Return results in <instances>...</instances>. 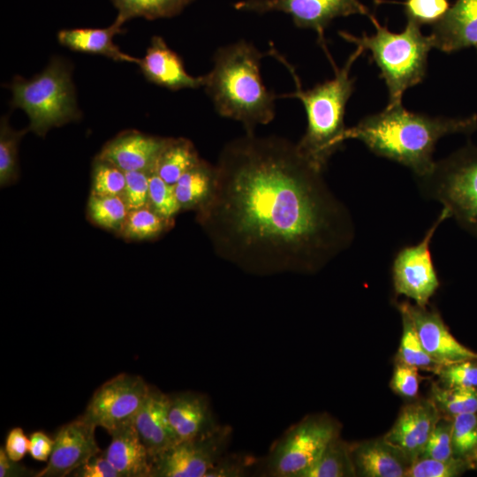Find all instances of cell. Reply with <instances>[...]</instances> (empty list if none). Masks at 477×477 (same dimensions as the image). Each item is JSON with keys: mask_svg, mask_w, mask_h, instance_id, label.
<instances>
[{"mask_svg": "<svg viewBox=\"0 0 477 477\" xmlns=\"http://www.w3.org/2000/svg\"><path fill=\"white\" fill-rule=\"evenodd\" d=\"M148 171L125 172V186L123 198L130 210L149 205V174Z\"/></svg>", "mask_w": 477, "mask_h": 477, "instance_id": "cell-39", "label": "cell"}, {"mask_svg": "<svg viewBox=\"0 0 477 477\" xmlns=\"http://www.w3.org/2000/svg\"><path fill=\"white\" fill-rule=\"evenodd\" d=\"M124 24L133 18L153 20L178 15L194 0H110Z\"/></svg>", "mask_w": 477, "mask_h": 477, "instance_id": "cell-26", "label": "cell"}, {"mask_svg": "<svg viewBox=\"0 0 477 477\" xmlns=\"http://www.w3.org/2000/svg\"><path fill=\"white\" fill-rule=\"evenodd\" d=\"M149 207L159 215L173 219L181 210L174 191V185L163 180L155 171L149 174Z\"/></svg>", "mask_w": 477, "mask_h": 477, "instance_id": "cell-36", "label": "cell"}, {"mask_svg": "<svg viewBox=\"0 0 477 477\" xmlns=\"http://www.w3.org/2000/svg\"><path fill=\"white\" fill-rule=\"evenodd\" d=\"M476 49H477V46H476Z\"/></svg>", "mask_w": 477, "mask_h": 477, "instance_id": "cell-47", "label": "cell"}, {"mask_svg": "<svg viewBox=\"0 0 477 477\" xmlns=\"http://www.w3.org/2000/svg\"><path fill=\"white\" fill-rule=\"evenodd\" d=\"M452 449L456 458L467 463L477 460V413L454 416Z\"/></svg>", "mask_w": 477, "mask_h": 477, "instance_id": "cell-32", "label": "cell"}, {"mask_svg": "<svg viewBox=\"0 0 477 477\" xmlns=\"http://www.w3.org/2000/svg\"><path fill=\"white\" fill-rule=\"evenodd\" d=\"M167 140L168 138L138 131H125L108 141L97 157L111 163L125 172H152Z\"/></svg>", "mask_w": 477, "mask_h": 477, "instance_id": "cell-16", "label": "cell"}, {"mask_svg": "<svg viewBox=\"0 0 477 477\" xmlns=\"http://www.w3.org/2000/svg\"><path fill=\"white\" fill-rule=\"evenodd\" d=\"M436 373L445 387L477 388V364L474 360H464L443 366Z\"/></svg>", "mask_w": 477, "mask_h": 477, "instance_id": "cell-40", "label": "cell"}, {"mask_svg": "<svg viewBox=\"0 0 477 477\" xmlns=\"http://www.w3.org/2000/svg\"><path fill=\"white\" fill-rule=\"evenodd\" d=\"M402 317L403 332L398 348L399 362L416 368L437 372L441 366L424 349L415 327L405 311L398 308Z\"/></svg>", "mask_w": 477, "mask_h": 477, "instance_id": "cell-29", "label": "cell"}, {"mask_svg": "<svg viewBox=\"0 0 477 477\" xmlns=\"http://www.w3.org/2000/svg\"><path fill=\"white\" fill-rule=\"evenodd\" d=\"M138 65L148 81L172 91L196 89L205 84V75H190L182 58L161 36L152 37L146 55L140 58Z\"/></svg>", "mask_w": 477, "mask_h": 477, "instance_id": "cell-17", "label": "cell"}, {"mask_svg": "<svg viewBox=\"0 0 477 477\" xmlns=\"http://www.w3.org/2000/svg\"><path fill=\"white\" fill-rule=\"evenodd\" d=\"M337 436V425L329 417L305 418L272 446L264 465V475L301 477Z\"/></svg>", "mask_w": 477, "mask_h": 477, "instance_id": "cell-8", "label": "cell"}, {"mask_svg": "<svg viewBox=\"0 0 477 477\" xmlns=\"http://www.w3.org/2000/svg\"><path fill=\"white\" fill-rule=\"evenodd\" d=\"M351 449L338 436L334 438L318 459L301 477L355 476Z\"/></svg>", "mask_w": 477, "mask_h": 477, "instance_id": "cell-27", "label": "cell"}, {"mask_svg": "<svg viewBox=\"0 0 477 477\" xmlns=\"http://www.w3.org/2000/svg\"><path fill=\"white\" fill-rule=\"evenodd\" d=\"M356 475L405 477L408 460L384 439L367 442L351 450Z\"/></svg>", "mask_w": 477, "mask_h": 477, "instance_id": "cell-23", "label": "cell"}, {"mask_svg": "<svg viewBox=\"0 0 477 477\" xmlns=\"http://www.w3.org/2000/svg\"><path fill=\"white\" fill-rule=\"evenodd\" d=\"M124 23L116 19L104 28L62 29L57 33L59 43L73 51L100 55L117 62H128L138 64L136 58L123 52L113 42L115 35L124 33Z\"/></svg>", "mask_w": 477, "mask_h": 477, "instance_id": "cell-22", "label": "cell"}, {"mask_svg": "<svg viewBox=\"0 0 477 477\" xmlns=\"http://www.w3.org/2000/svg\"><path fill=\"white\" fill-rule=\"evenodd\" d=\"M403 5L407 20L420 26L435 25L450 9L448 0H405Z\"/></svg>", "mask_w": 477, "mask_h": 477, "instance_id": "cell-37", "label": "cell"}, {"mask_svg": "<svg viewBox=\"0 0 477 477\" xmlns=\"http://www.w3.org/2000/svg\"><path fill=\"white\" fill-rule=\"evenodd\" d=\"M417 183L424 197L442 203L450 218L477 238V146L467 144L435 162Z\"/></svg>", "mask_w": 477, "mask_h": 477, "instance_id": "cell-7", "label": "cell"}, {"mask_svg": "<svg viewBox=\"0 0 477 477\" xmlns=\"http://www.w3.org/2000/svg\"><path fill=\"white\" fill-rule=\"evenodd\" d=\"M450 214L443 208L422 239L413 246L401 248L396 254L391 272L395 292L426 307L437 291L440 282L433 263L430 245L439 225Z\"/></svg>", "mask_w": 477, "mask_h": 477, "instance_id": "cell-9", "label": "cell"}, {"mask_svg": "<svg viewBox=\"0 0 477 477\" xmlns=\"http://www.w3.org/2000/svg\"><path fill=\"white\" fill-rule=\"evenodd\" d=\"M215 167L196 217L224 261L259 276L314 274L351 246L350 212L297 143L246 132Z\"/></svg>", "mask_w": 477, "mask_h": 477, "instance_id": "cell-1", "label": "cell"}, {"mask_svg": "<svg viewBox=\"0 0 477 477\" xmlns=\"http://www.w3.org/2000/svg\"><path fill=\"white\" fill-rule=\"evenodd\" d=\"M433 48L451 53L477 46V0H457L432 26L428 35Z\"/></svg>", "mask_w": 477, "mask_h": 477, "instance_id": "cell-20", "label": "cell"}, {"mask_svg": "<svg viewBox=\"0 0 477 477\" xmlns=\"http://www.w3.org/2000/svg\"><path fill=\"white\" fill-rule=\"evenodd\" d=\"M170 395L150 386L134 418L135 428L152 460L177 443L169 421Z\"/></svg>", "mask_w": 477, "mask_h": 477, "instance_id": "cell-19", "label": "cell"}, {"mask_svg": "<svg viewBox=\"0 0 477 477\" xmlns=\"http://www.w3.org/2000/svg\"><path fill=\"white\" fill-rule=\"evenodd\" d=\"M432 394L436 406L450 415L477 413V388L435 385Z\"/></svg>", "mask_w": 477, "mask_h": 477, "instance_id": "cell-33", "label": "cell"}, {"mask_svg": "<svg viewBox=\"0 0 477 477\" xmlns=\"http://www.w3.org/2000/svg\"><path fill=\"white\" fill-rule=\"evenodd\" d=\"M231 434L230 426L220 425L206 435L177 443L152 460L150 477H206L226 453Z\"/></svg>", "mask_w": 477, "mask_h": 477, "instance_id": "cell-11", "label": "cell"}, {"mask_svg": "<svg viewBox=\"0 0 477 477\" xmlns=\"http://www.w3.org/2000/svg\"><path fill=\"white\" fill-rule=\"evenodd\" d=\"M418 368L399 362L393 372L391 387L400 396L414 398L419 391Z\"/></svg>", "mask_w": 477, "mask_h": 477, "instance_id": "cell-42", "label": "cell"}, {"mask_svg": "<svg viewBox=\"0 0 477 477\" xmlns=\"http://www.w3.org/2000/svg\"><path fill=\"white\" fill-rule=\"evenodd\" d=\"M70 476L73 477H120L117 470L106 458L103 451L90 458L75 469Z\"/></svg>", "mask_w": 477, "mask_h": 477, "instance_id": "cell-43", "label": "cell"}, {"mask_svg": "<svg viewBox=\"0 0 477 477\" xmlns=\"http://www.w3.org/2000/svg\"><path fill=\"white\" fill-rule=\"evenodd\" d=\"M149 389L138 375H117L95 391L82 416L110 434L134 420Z\"/></svg>", "mask_w": 477, "mask_h": 477, "instance_id": "cell-10", "label": "cell"}, {"mask_svg": "<svg viewBox=\"0 0 477 477\" xmlns=\"http://www.w3.org/2000/svg\"><path fill=\"white\" fill-rule=\"evenodd\" d=\"M29 131L28 127L16 131L9 124L7 116L0 123V183L5 186L18 177V149L21 138Z\"/></svg>", "mask_w": 477, "mask_h": 477, "instance_id": "cell-31", "label": "cell"}, {"mask_svg": "<svg viewBox=\"0 0 477 477\" xmlns=\"http://www.w3.org/2000/svg\"><path fill=\"white\" fill-rule=\"evenodd\" d=\"M96 427L82 415L63 425L54 437L52 453L46 467L36 477H64L101 452L96 439Z\"/></svg>", "mask_w": 477, "mask_h": 477, "instance_id": "cell-13", "label": "cell"}, {"mask_svg": "<svg viewBox=\"0 0 477 477\" xmlns=\"http://www.w3.org/2000/svg\"><path fill=\"white\" fill-rule=\"evenodd\" d=\"M256 460L251 455L225 453L206 477H244L250 473Z\"/></svg>", "mask_w": 477, "mask_h": 477, "instance_id": "cell-41", "label": "cell"}, {"mask_svg": "<svg viewBox=\"0 0 477 477\" xmlns=\"http://www.w3.org/2000/svg\"><path fill=\"white\" fill-rule=\"evenodd\" d=\"M369 19L375 27L373 35L356 36L344 31H340L339 35L371 53L388 89L387 106L401 104L405 90L421 83L426 77L428 56L433 48L430 38L422 34L420 26L409 20L403 31L394 33L373 15Z\"/></svg>", "mask_w": 477, "mask_h": 477, "instance_id": "cell-5", "label": "cell"}, {"mask_svg": "<svg viewBox=\"0 0 477 477\" xmlns=\"http://www.w3.org/2000/svg\"><path fill=\"white\" fill-rule=\"evenodd\" d=\"M36 473L33 470H30L11 459L4 449L0 448V477H27L35 476Z\"/></svg>", "mask_w": 477, "mask_h": 477, "instance_id": "cell-46", "label": "cell"}, {"mask_svg": "<svg viewBox=\"0 0 477 477\" xmlns=\"http://www.w3.org/2000/svg\"><path fill=\"white\" fill-rule=\"evenodd\" d=\"M200 160L193 144L189 140L168 138L154 171L166 183L175 185L181 176Z\"/></svg>", "mask_w": 477, "mask_h": 477, "instance_id": "cell-25", "label": "cell"}, {"mask_svg": "<svg viewBox=\"0 0 477 477\" xmlns=\"http://www.w3.org/2000/svg\"><path fill=\"white\" fill-rule=\"evenodd\" d=\"M438 419L434 401L415 402L403 408L383 439L411 465L420 457Z\"/></svg>", "mask_w": 477, "mask_h": 477, "instance_id": "cell-15", "label": "cell"}, {"mask_svg": "<svg viewBox=\"0 0 477 477\" xmlns=\"http://www.w3.org/2000/svg\"><path fill=\"white\" fill-rule=\"evenodd\" d=\"M90 219L97 225L120 231L129 212L122 196L91 194L87 203Z\"/></svg>", "mask_w": 477, "mask_h": 477, "instance_id": "cell-30", "label": "cell"}, {"mask_svg": "<svg viewBox=\"0 0 477 477\" xmlns=\"http://www.w3.org/2000/svg\"><path fill=\"white\" fill-rule=\"evenodd\" d=\"M10 89L11 108L25 111L29 118V131L37 135L44 136L50 128L81 117L72 66L59 57H54L42 72L29 80L14 77Z\"/></svg>", "mask_w": 477, "mask_h": 477, "instance_id": "cell-6", "label": "cell"}, {"mask_svg": "<svg viewBox=\"0 0 477 477\" xmlns=\"http://www.w3.org/2000/svg\"><path fill=\"white\" fill-rule=\"evenodd\" d=\"M111 442L103 454L120 477H150L151 458L134 420L110 433Z\"/></svg>", "mask_w": 477, "mask_h": 477, "instance_id": "cell-21", "label": "cell"}, {"mask_svg": "<svg viewBox=\"0 0 477 477\" xmlns=\"http://www.w3.org/2000/svg\"><path fill=\"white\" fill-rule=\"evenodd\" d=\"M29 438L21 428L11 429L6 436L4 450L7 456L14 460L20 461L28 452Z\"/></svg>", "mask_w": 477, "mask_h": 477, "instance_id": "cell-44", "label": "cell"}, {"mask_svg": "<svg viewBox=\"0 0 477 477\" xmlns=\"http://www.w3.org/2000/svg\"><path fill=\"white\" fill-rule=\"evenodd\" d=\"M234 7L238 11H282L290 15L296 26L316 32L318 42L327 56L324 32L334 19L354 14L372 15L360 0H243L237 2Z\"/></svg>", "mask_w": 477, "mask_h": 477, "instance_id": "cell-12", "label": "cell"}, {"mask_svg": "<svg viewBox=\"0 0 477 477\" xmlns=\"http://www.w3.org/2000/svg\"><path fill=\"white\" fill-rule=\"evenodd\" d=\"M168 416L177 443L206 435L220 426L208 397L194 391L170 395Z\"/></svg>", "mask_w": 477, "mask_h": 477, "instance_id": "cell-18", "label": "cell"}, {"mask_svg": "<svg viewBox=\"0 0 477 477\" xmlns=\"http://www.w3.org/2000/svg\"><path fill=\"white\" fill-rule=\"evenodd\" d=\"M125 186V172L111 163L96 157L93 164L91 194L122 196Z\"/></svg>", "mask_w": 477, "mask_h": 477, "instance_id": "cell-34", "label": "cell"}, {"mask_svg": "<svg viewBox=\"0 0 477 477\" xmlns=\"http://www.w3.org/2000/svg\"><path fill=\"white\" fill-rule=\"evenodd\" d=\"M364 51L362 47L357 46L341 68L329 58L335 71L333 79L307 90L302 89L292 66L284 62L296 84L295 92L288 96L299 99L307 114V129L297 147L309 162L323 171L331 155L344 143L345 107L355 83L350 72Z\"/></svg>", "mask_w": 477, "mask_h": 477, "instance_id": "cell-4", "label": "cell"}, {"mask_svg": "<svg viewBox=\"0 0 477 477\" xmlns=\"http://www.w3.org/2000/svg\"><path fill=\"white\" fill-rule=\"evenodd\" d=\"M264 54L240 40L219 48L212 70L205 75L204 88L216 111L240 122L246 132L268 125L276 115V95L263 84L261 61Z\"/></svg>", "mask_w": 477, "mask_h": 477, "instance_id": "cell-3", "label": "cell"}, {"mask_svg": "<svg viewBox=\"0 0 477 477\" xmlns=\"http://www.w3.org/2000/svg\"><path fill=\"white\" fill-rule=\"evenodd\" d=\"M466 466V461L456 457L448 460L420 458L409 466L405 477H454Z\"/></svg>", "mask_w": 477, "mask_h": 477, "instance_id": "cell-35", "label": "cell"}, {"mask_svg": "<svg viewBox=\"0 0 477 477\" xmlns=\"http://www.w3.org/2000/svg\"><path fill=\"white\" fill-rule=\"evenodd\" d=\"M173 224L174 219L166 218L148 206L130 210L120 233L128 239H149L158 237Z\"/></svg>", "mask_w": 477, "mask_h": 477, "instance_id": "cell-28", "label": "cell"}, {"mask_svg": "<svg viewBox=\"0 0 477 477\" xmlns=\"http://www.w3.org/2000/svg\"><path fill=\"white\" fill-rule=\"evenodd\" d=\"M398 307L410 316L424 349L441 367L477 360V352L461 344L451 335L435 310L407 302L400 303Z\"/></svg>", "mask_w": 477, "mask_h": 477, "instance_id": "cell-14", "label": "cell"}, {"mask_svg": "<svg viewBox=\"0 0 477 477\" xmlns=\"http://www.w3.org/2000/svg\"><path fill=\"white\" fill-rule=\"evenodd\" d=\"M216 182V167L201 159L174 185L181 209L200 208L210 198Z\"/></svg>", "mask_w": 477, "mask_h": 477, "instance_id": "cell-24", "label": "cell"}, {"mask_svg": "<svg viewBox=\"0 0 477 477\" xmlns=\"http://www.w3.org/2000/svg\"><path fill=\"white\" fill-rule=\"evenodd\" d=\"M476 130V115L430 117L409 111L401 103L387 106L346 128L343 140L361 141L375 155L409 168L420 178L433 170V155L441 138L455 133L471 134Z\"/></svg>", "mask_w": 477, "mask_h": 477, "instance_id": "cell-2", "label": "cell"}, {"mask_svg": "<svg viewBox=\"0 0 477 477\" xmlns=\"http://www.w3.org/2000/svg\"><path fill=\"white\" fill-rule=\"evenodd\" d=\"M53 446L54 438L42 431H36L29 437L28 452L34 459L45 462L49 459Z\"/></svg>", "mask_w": 477, "mask_h": 477, "instance_id": "cell-45", "label": "cell"}, {"mask_svg": "<svg viewBox=\"0 0 477 477\" xmlns=\"http://www.w3.org/2000/svg\"><path fill=\"white\" fill-rule=\"evenodd\" d=\"M420 458L441 460L454 458L451 420L438 419Z\"/></svg>", "mask_w": 477, "mask_h": 477, "instance_id": "cell-38", "label": "cell"}]
</instances>
